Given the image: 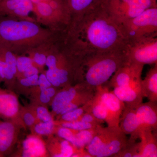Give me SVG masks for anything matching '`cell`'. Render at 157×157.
I'll return each mask as SVG.
<instances>
[{"label":"cell","mask_w":157,"mask_h":157,"mask_svg":"<svg viewBox=\"0 0 157 157\" xmlns=\"http://www.w3.org/2000/svg\"><path fill=\"white\" fill-rule=\"evenodd\" d=\"M77 18L78 56L124 50L128 39L122 25L101 5Z\"/></svg>","instance_id":"obj_1"},{"label":"cell","mask_w":157,"mask_h":157,"mask_svg":"<svg viewBox=\"0 0 157 157\" xmlns=\"http://www.w3.org/2000/svg\"><path fill=\"white\" fill-rule=\"evenodd\" d=\"M81 59L83 82L94 89L107 83L118 69L127 63L124 51L91 54Z\"/></svg>","instance_id":"obj_2"},{"label":"cell","mask_w":157,"mask_h":157,"mask_svg":"<svg viewBox=\"0 0 157 157\" xmlns=\"http://www.w3.org/2000/svg\"><path fill=\"white\" fill-rule=\"evenodd\" d=\"M128 139L120 127L98 125L95 135L85 149L92 157H113L126 146Z\"/></svg>","instance_id":"obj_3"},{"label":"cell","mask_w":157,"mask_h":157,"mask_svg":"<svg viewBox=\"0 0 157 157\" xmlns=\"http://www.w3.org/2000/svg\"><path fill=\"white\" fill-rule=\"evenodd\" d=\"M124 51L128 63H157V34L128 41Z\"/></svg>","instance_id":"obj_4"},{"label":"cell","mask_w":157,"mask_h":157,"mask_svg":"<svg viewBox=\"0 0 157 157\" xmlns=\"http://www.w3.org/2000/svg\"><path fill=\"white\" fill-rule=\"evenodd\" d=\"M101 6L121 24L136 17L146 9L157 7L156 0H103Z\"/></svg>","instance_id":"obj_5"},{"label":"cell","mask_w":157,"mask_h":157,"mask_svg":"<svg viewBox=\"0 0 157 157\" xmlns=\"http://www.w3.org/2000/svg\"><path fill=\"white\" fill-rule=\"evenodd\" d=\"M121 24L128 41L157 34V7L146 9Z\"/></svg>","instance_id":"obj_6"},{"label":"cell","mask_w":157,"mask_h":157,"mask_svg":"<svg viewBox=\"0 0 157 157\" xmlns=\"http://www.w3.org/2000/svg\"><path fill=\"white\" fill-rule=\"evenodd\" d=\"M39 29L29 21L4 20L0 22V36L7 41H17L30 38L38 33Z\"/></svg>","instance_id":"obj_7"},{"label":"cell","mask_w":157,"mask_h":157,"mask_svg":"<svg viewBox=\"0 0 157 157\" xmlns=\"http://www.w3.org/2000/svg\"><path fill=\"white\" fill-rule=\"evenodd\" d=\"M95 89L100 94L107 109L105 122L107 126L119 127L121 115L125 107L124 103L121 101L113 91L109 90L106 83L97 86Z\"/></svg>","instance_id":"obj_8"},{"label":"cell","mask_w":157,"mask_h":157,"mask_svg":"<svg viewBox=\"0 0 157 157\" xmlns=\"http://www.w3.org/2000/svg\"><path fill=\"white\" fill-rule=\"evenodd\" d=\"M144 65L127 62L118 69L106 84L110 88L125 86L141 79Z\"/></svg>","instance_id":"obj_9"},{"label":"cell","mask_w":157,"mask_h":157,"mask_svg":"<svg viewBox=\"0 0 157 157\" xmlns=\"http://www.w3.org/2000/svg\"><path fill=\"white\" fill-rule=\"evenodd\" d=\"M50 141L46 147L51 156L91 157L85 148H78L69 141L58 136L51 137Z\"/></svg>","instance_id":"obj_10"},{"label":"cell","mask_w":157,"mask_h":157,"mask_svg":"<svg viewBox=\"0 0 157 157\" xmlns=\"http://www.w3.org/2000/svg\"><path fill=\"white\" fill-rule=\"evenodd\" d=\"M88 87L90 86L82 82L77 83L74 86H69L60 89L51 103L53 117L57 115L63 108Z\"/></svg>","instance_id":"obj_11"},{"label":"cell","mask_w":157,"mask_h":157,"mask_svg":"<svg viewBox=\"0 0 157 157\" xmlns=\"http://www.w3.org/2000/svg\"><path fill=\"white\" fill-rule=\"evenodd\" d=\"M119 127L125 134L131 135L128 138L129 141L136 142L139 138L140 124L135 106L125 104L121 117Z\"/></svg>","instance_id":"obj_12"},{"label":"cell","mask_w":157,"mask_h":157,"mask_svg":"<svg viewBox=\"0 0 157 157\" xmlns=\"http://www.w3.org/2000/svg\"><path fill=\"white\" fill-rule=\"evenodd\" d=\"M157 102L149 101L147 103H141L135 106L140 121V132L142 130L146 129H151L155 132H157Z\"/></svg>","instance_id":"obj_13"},{"label":"cell","mask_w":157,"mask_h":157,"mask_svg":"<svg viewBox=\"0 0 157 157\" xmlns=\"http://www.w3.org/2000/svg\"><path fill=\"white\" fill-rule=\"evenodd\" d=\"M142 78L125 86L113 89V93L124 104L131 106H136L142 103L144 97L141 90Z\"/></svg>","instance_id":"obj_14"},{"label":"cell","mask_w":157,"mask_h":157,"mask_svg":"<svg viewBox=\"0 0 157 157\" xmlns=\"http://www.w3.org/2000/svg\"><path fill=\"white\" fill-rule=\"evenodd\" d=\"M20 109L17 96L0 89V117L13 120L18 116Z\"/></svg>","instance_id":"obj_15"},{"label":"cell","mask_w":157,"mask_h":157,"mask_svg":"<svg viewBox=\"0 0 157 157\" xmlns=\"http://www.w3.org/2000/svg\"><path fill=\"white\" fill-rule=\"evenodd\" d=\"M157 132L151 129L142 130L139 135L140 142L137 143V157H157Z\"/></svg>","instance_id":"obj_16"},{"label":"cell","mask_w":157,"mask_h":157,"mask_svg":"<svg viewBox=\"0 0 157 157\" xmlns=\"http://www.w3.org/2000/svg\"><path fill=\"white\" fill-rule=\"evenodd\" d=\"M39 135H31L24 140L21 155L24 157H47L49 155L46 145Z\"/></svg>","instance_id":"obj_17"},{"label":"cell","mask_w":157,"mask_h":157,"mask_svg":"<svg viewBox=\"0 0 157 157\" xmlns=\"http://www.w3.org/2000/svg\"><path fill=\"white\" fill-rule=\"evenodd\" d=\"M17 129L11 121H0V156L9 153L16 140Z\"/></svg>","instance_id":"obj_18"},{"label":"cell","mask_w":157,"mask_h":157,"mask_svg":"<svg viewBox=\"0 0 157 157\" xmlns=\"http://www.w3.org/2000/svg\"><path fill=\"white\" fill-rule=\"evenodd\" d=\"M141 90L144 98L149 101L157 102V63L151 68L144 79L141 82Z\"/></svg>","instance_id":"obj_19"},{"label":"cell","mask_w":157,"mask_h":157,"mask_svg":"<svg viewBox=\"0 0 157 157\" xmlns=\"http://www.w3.org/2000/svg\"><path fill=\"white\" fill-rule=\"evenodd\" d=\"M103 0H69L70 9L77 16L86 13L101 5Z\"/></svg>","instance_id":"obj_20"},{"label":"cell","mask_w":157,"mask_h":157,"mask_svg":"<svg viewBox=\"0 0 157 157\" xmlns=\"http://www.w3.org/2000/svg\"><path fill=\"white\" fill-rule=\"evenodd\" d=\"M90 109L97 118L105 122L107 118V109L100 94L95 89L94 95L90 103Z\"/></svg>","instance_id":"obj_21"},{"label":"cell","mask_w":157,"mask_h":157,"mask_svg":"<svg viewBox=\"0 0 157 157\" xmlns=\"http://www.w3.org/2000/svg\"><path fill=\"white\" fill-rule=\"evenodd\" d=\"M96 133V128L79 130L76 135V147L85 148L93 140Z\"/></svg>","instance_id":"obj_22"},{"label":"cell","mask_w":157,"mask_h":157,"mask_svg":"<svg viewBox=\"0 0 157 157\" xmlns=\"http://www.w3.org/2000/svg\"><path fill=\"white\" fill-rule=\"evenodd\" d=\"M57 127L56 121L39 122L33 127L34 133L39 136H52L55 134Z\"/></svg>","instance_id":"obj_23"},{"label":"cell","mask_w":157,"mask_h":157,"mask_svg":"<svg viewBox=\"0 0 157 157\" xmlns=\"http://www.w3.org/2000/svg\"><path fill=\"white\" fill-rule=\"evenodd\" d=\"M91 100L83 106L62 114L57 118V120L63 121H78L82 115L90 109Z\"/></svg>","instance_id":"obj_24"},{"label":"cell","mask_w":157,"mask_h":157,"mask_svg":"<svg viewBox=\"0 0 157 157\" xmlns=\"http://www.w3.org/2000/svg\"><path fill=\"white\" fill-rule=\"evenodd\" d=\"M56 121L57 125L78 131L85 129L95 128H97V126L98 125L95 124L84 122L80 121H63L57 120Z\"/></svg>","instance_id":"obj_25"},{"label":"cell","mask_w":157,"mask_h":157,"mask_svg":"<svg viewBox=\"0 0 157 157\" xmlns=\"http://www.w3.org/2000/svg\"><path fill=\"white\" fill-rule=\"evenodd\" d=\"M78 130L57 125L55 134L57 136L69 141L76 147V135Z\"/></svg>","instance_id":"obj_26"},{"label":"cell","mask_w":157,"mask_h":157,"mask_svg":"<svg viewBox=\"0 0 157 157\" xmlns=\"http://www.w3.org/2000/svg\"><path fill=\"white\" fill-rule=\"evenodd\" d=\"M138 145L136 142L128 140L126 146L113 155L114 157H137Z\"/></svg>","instance_id":"obj_27"},{"label":"cell","mask_w":157,"mask_h":157,"mask_svg":"<svg viewBox=\"0 0 157 157\" xmlns=\"http://www.w3.org/2000/svg\"><path fill=\"white\" fill-rule=\"evenodd\" d=\"M33 111L38 122L54 120L52 113H51L48 109L44 106L39 105L34 108Z\"/></svg>","instance_id":"obj_28"},{"label":"cell","mask_w":157,"mask_h":157,"mask_svg":"<svg viewBox=\"0 0 157 157\" xmlns=\"http://www.w3.org/2000/svg\"><path fill=\"white\" fill-rule=\"evenodd\" d=\"M0 76L1 79L6 81H9L14 77V73L10 70L5 59H2L0 56Z\"/></svg>","instance_id":"obj_29"},{"label":"cell","mask_w":157,"mask_h":157,"mask_svg":"<svg viewBox=\"0 0 157 157\" xmlns=\"http://www.w3.org/2000/svg\"><path fill=\"white\" fill-rule=\"evenodd\" d=\"M78 121H82L84 122L95 124L96 125H101L104 123L105 122L97 118L91 111L90 107L86 112H85L82 115Z\"/></svg>","instance_id":"obj_30"},{"label":"cell","mask_w":157,"mask_h":157,"mask_svg":"<svg viewBox=\"0 0 157 157\" xmlns=\"http://www.w3.org/2000/svg\"><path fill=\"white\" fill-rule=\"evenodd\" d=\"M33 66V61L31 59L26 57L18 58L16 62L17 70L21 73H23L25 71Z\"/></svg>","instance_id":"obj_31"},{"label":"cell","mask_w":157,"mask_h":157,"mask_svg":"<svg viewBox=\"0 0 157 157\" xmlns=\"http://www.w3.org/2000/svg\"><path fill=\"white\" fill-rule=\"evenodd\" d=\"M22 121L27 126L33 128L38 122L34 111H26L24 112Z\"/></svg>","instance_id":"obj_32"},{"label":"cell","mask_w":157,"mask_h":157,"mask_svg":"<svg viewBox=\"0 0 157 157\" xmlns=\"http://www.w3.org/2000/svg\"><path fill=\"white\" fill-rule=\"evenodd\" d=\"M4 59L12 73H14V75L15 74L17 70L16 67L17 59L15 56L10 52H7L5 54Z\"/></svg>","instance_id":"obj_33"},{"label":"cell","mask_w":157,"mask_h":157,"mask_svg":"<svg viewBox=\"0 0 157 157\" xmlns=\"http://www.w3.org/2000/svg\"><path fill=\"white\" fill-rule=\"evenodd\" d=\"M45 76L52 86L61 88L60 84L59 82L56 69L52 70L48 69L46 72Z\"/></svg>","instance_id":"obj_34"},{"label":"cell","mask_w":157,"mask_h":157,"mask_svg":"<svg viewBox=\"0 0 157 157\" xmlns=\"http://www.w3.org/2000/svg\"><path fill=\"white\" fill-rule=\"evenodd\" d=\"M38 74L33 76L25 77L21 80L20 83L23 86L25 87H31V86H36L38 84Z\"/></svg>","instance_id":"obj_35"},{"label":"cell","mask_w":157,"mask_h":157,"mask_svg":"<svg viewBox=\"0 0 157 157\" xmlns=\"http://www.w3.org/2000/svg\"><path fill=\"white\" fill-rule=\"evenodd\" d=\"M38 9L40 14L44 16H48L52 12V8L48 4L39 2L38 4Z\"/></svg>","instance_id":"obj_36"},{"label":"cell","mask_w":157,"mask_h":157,"mask_svg":"<svg viewBox=\"0 0 157 157\" xmlns=\"http://www.w3.org/2000/svg\"><path fill=\"white\" fill-rule=\"evenodd\" d=\"M37 86H39V91L42 90L52 86L50 82L46 78L45 75L42 74L39 76L38 78V84Z\"/></svg>","instance_id":"obj_37"},{"label":"cell","mask_w":157,"mask_h":157,"mask_svg":"<svg viewBox=\"0 0 157 157\" xmlns=\"http://www.w3.org/2000/svg\"><path fill=\"white\" fill-rule=\"evenodd\" d=\"M45 64L49 70H55L57 68L58 63L56 58L54 56L51 55L46 58Z\"/></svg>","instance_id":"obj_38"},{"label":"cell","mask_w":157,"mask_h":157,"mask_svg":"<svg viewBox=\"0 0 157 157\" xmlns=\"http://www.w3.org/2000/svg\"><path fill=\"white\" fill-rule=\"evenodd\" d=\"M34 60L37 64L40 66H43L45 64L46 58L44 55L42 54L36 53L34 58Z\"/></svg>","instance_id":"obj_39"},{"label":"cell","mask_w":157,"mask_h":157,"mask_svg":"<svg viewBox=\"0 0 157 157\" xmlns=\"http://www.w3.org/2000/svg\"><path fill=\"white\" fill-rule=\"evenodd\" d=\"M23 73L25 77H29V76H33V75H36V74H38L39 70L36 67L32 66V67H30L29 68L25 71Z\"/></svg>","instance_id":"obj_40"},{"label":"cell","mask_w":157,"mask_h":157,"mask_svg":"<svg viewBox=\"0 0 157 157\" xmlns=\"http://www.w3.org/2000/svg\"><path fill=\"white\" fill-rule=\"evenodd\" d=\"M39 99L40 103L43 104H49V103H51L52 101V99L41 92H39Z\"/></svg>","instance_id":"obj_41"},{"label":"cell","mask_w":157,"mask_h":157,"mask_svg":"<svg viewBox=\"0 0 157 157\" xmlns=\"http://www.w3.org/2000/svg\"><path fill=\"white\" fill-rule=\"evenodd\" d=\"M32 2L34 3H36V4H38V3L40 2L41 0H31Z\"/></svg>","instance_id":"obj_42"},{"label":"cell","mask_w":157,"mask_h":157,"mask_svg":"<svg viewBox=\"0 0 157 157\" xmlns=\"http://www.w3.org/2000/svg\"><path fill=\"white\" fill-rule=\"evenodd\" d=\"M1 79V76H0V79Z\"/></svg>","instance_id":"obj_43"}]
</instances>
